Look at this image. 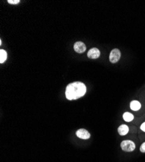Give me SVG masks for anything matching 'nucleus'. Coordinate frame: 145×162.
Instances as JSON below:
<instances>
[{
	"instance_id": "nucleus-13",
	"label": "nucleus",
	"mask_w": 145,
	"mask_h": 162,
	"mask_svg": "<svg viewBox=\"0 0 145 162\" xmlns=\"http://www.w3.org/2000/svg\"><path fill=\"white\" fill-rule=\"evenodd\" d=\"M141 130H143V132H145V122L143 123L141 126Z\"/></svg>"
},
{
	"instance_id": "nucleus-6",
	"label": "nucleus",
	"mask_w": 145,
	"mask_h": 162,
	"mask_svg": "<svg viewBox=\"0 0 145 162\" xmlns=\"http://www.w3.org/2000/svg\"><path fill=\"white\" fill-rule=\"evenodd\" d=\"M74 48L78 53H83L86 51V46L82 42H77L74 43Z\"/></svg>"
},
{
	"instance_id": "nucleus-4",
	"label": "nucleus",
	"mask_w": 145,
	"mask_h": 162,
	"mask_svg": "<svg viewBox=\"0 0 145 162\" xmlns=\"http://www.w3.org/2000/svg\"><path fill=\"white\" fill-rule=\"evenodd\" d=\"M75 134H76L77 137L83 140H88L91 137V134H90L89 132L83 129H81L77 130L76 132H75Z\"/></svg>"
},
{
	"instance_id": "nucleus-2",
	"label": "nucleus",
	"mask_w": 145,
	"mask_h": 162,
	"mask_svg": "<svg viewBox=\"0 0 145 162\" xmlns=\"http://www.w3.org/2000/svg\"><path fill=\"white\" fill-rule=\"evenodd\" d=\"M122 149L125 152H132L135 148V144L132 141L124 140L120 144Z\"/></svg>"
},
{
	"instance_id": "nucleus-8",
	"label": "nucleus",
	"mask_w": 145,
	"mask_h": 162,
	"mask_svg": "<svg viewBox=\"0 0 145 162\" xmlns=\"http://www.w3.org/2000/svg\"><path fill=\"white\" fill-rule=\"evenodd\" d=\"M141 104L138 101H132L130 103V108L133 111H138L141 109Z\"/></svg>"
},
{
	"instance_id": "nucleus-7",
	"label": "nucleus",
	"mask_w": 145,
	"mask_h": 162,
	"mask_svg": "<svg viewBox=\"0 0 145 162\" xmlns=\"http://www.w3.org/2000/svg\"><path fill=\"white\" fill-rule=\"evenodd\" d=\"M119 134L120 136H125L129 132V127L126 124H122L120 125L118 129Z\"/></svg>"
},
{
	"instance_id": "nucleus-11",
	"label": "nucleus",
	"mask_w": 145,
	"mask_h": 162,
	"mask_svg": "<svg viewBox=\"0 0 145 162\" xmlns=\"http://www.w3.org/2000/svg\"><path fill=\"white\" fill-rule=\"evenodd\" d=\"M8 3H9V4H12V5L18 4V3H20V0H8Z\"/></svg>"
},
{
	"instance_id": "nucleus-12",
	"label": "nucleus",
	"mask_w": 145,
	"mask_h": 162,
	"mask_svg": "<svg viewBox=\"0 0 145 162\" xmlns=\"http://www.w3.org/2000/svg\"><path fill=\"white\" fill-rule=\"evenodd\" d=\"M140 151L141 152V153H145V142H144L142 145H141V146L140 147Z\"/></svg>"
},
{
	"instance_id": "nucleus-3",
	"label": "nucleus",
	"mask_w": 145,
	"mask_h": 162,
	"mask_svg": "<svg viewBox=\"0 0 145 162\" xmlns=\"http://www.w3.org/2000/svg\"><path fill=\"white\" fill-rule=\"evenodd\" d=\"M121 56L120 50L118 49H114L111 51L109 55V60L111 63H116L119 60Z\"/></svg>"
},
{
	"instance_id": "nucleus-9",
	"label": "nucleus",
	"mask_w": 145,
	"mask_h": 162,
	"mask_svg": "<svg viewBox=\"0 0 145 162\" xmlns=\"http://www.w3.org/2000/svg\"><path fill=\"white\" fill-rule=\"evenodd\" d=\"M123 119L126 122H130L134 119V116L130 112H125L123 114Z\"/></svg>"
},
{
	"instance_id": "nucleus-10",
	"label": "nucleus",
	"mask_w": 145,
	"mask_h": 162,
	"mask_svg": "<svg viewBox=\"0 0 145 162\" xmlns=\"http://www.w3.org/2000/svg\"><path fill=\"white\" fill-rule=\"evenodd\" d=\"M7 58V54L6 51L4 49L0 50V63L3 64Z\"/></svg>"
},
{
	"instance_id": "nucleus-5",
	"label": "nucleus",
	"mask_w": 145,
	"mask_h": 162,
	"mask_svg": "<svg viewBox=\"0 0 145 162\" xmlns=\"http://www.w3.org/2000/svg\"><path fill=\"white\" fill-rule=\"evenodd\" d=\"M100 56V51L98 49L95 48L91 49L87 53V56L91 59H96L99 58Z\"/></svg>"
},
{
	"instance_id": "nucleus-1",
	"label": "nucleus",
	"mask_w": 145,
	"mask_h": 162,
	"mask_svg": "<svg viewBox=\"0 0 145 162\" xmlns=\"http://www.w3.org/2000/svg\"><path fill=\"white\" fill-rule=\"evenodd\" d=\"M87 88L81 82H74L69 84L66 88L65 95L67 99L72 101L79 99L85 95Z\"/></svg>"
}]
</instances>
